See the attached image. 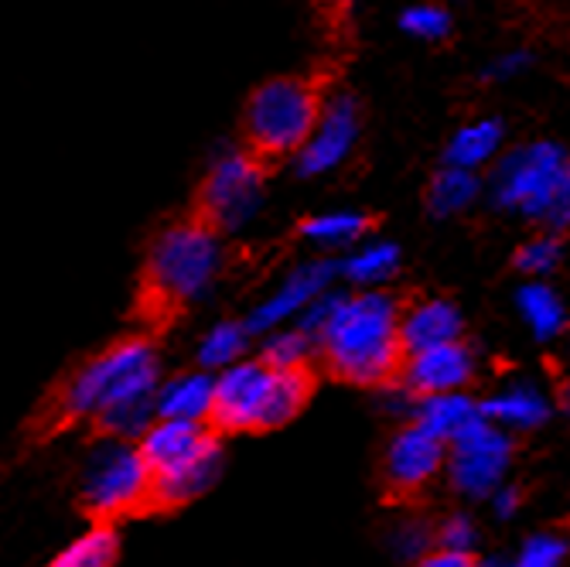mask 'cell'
I'll return each instance as SVG.
<instances>
[{
  "mask_svg": "<svg viewBox=\"0 0 570 567\" xmlns=\"http://www.w3.org/2000/svg\"><path fill=\"white\" fill-rule=\"evenodd\" d=\"M543 226H547L550 233L570 229V162H567V168H563V175H560V185H557V195H553V202H550V213H547Z\"/></svg>",
  "mask_w": 570,
  "mask_h": 567,
  "instance_id": "32",
  "label": "cell"
},
{
  "mask_svg": "<svg viewBox=\"0 0 570 567\" xmlns=\"http://www.w3.org/2000/svg\"><path fill=\"white\" fill-rule=\"evenodd\" d=\"M560 407H563L567 414H570V380H567V383L560 387Z\"/></svg>",
  "mask_w": 570,
  "mask_h": 567,
  "instance_id": "36",
  "label": "cell"
},
{
  "mask_svg": "<svg viewBox=\"0 0 570 567\" xmlns=\"http://www.w3.org/2000/svg\"><path fill=\"white\" fill-rule=\"evenodd\" d=\"M264 185H267L264 162L249 147H233L219 154L213 168L205 172L195 216L219 233H236L261 213Z\"/></svg>",
  "mask_w": 570,
  "mask_h": 567,
  "instance_id": "9",
  "label": "cell"
},
{
  "mask_svg": "<svg viewBox=\"0 0 570 567\" xmlns=\"http://www.w3.org/2000/svg\"><path fill=\"white\" fill-rule=\"evenodd\" d=\"M315 390L311 366H267L264 359H236L216 373L209 428L219 434L277 431L291 424Z\"/></svg>",
  "mask_w": 570,
  "mask_h": 567,
  "instance_id": "3",
  "label": "cell"
},
{
  "mask_svg": "<svg viewBox=\"0 0 570 567\" xmlns=\"http://www.w3.org/2000/svg\"><path fill=\"white\" fill-rule=\"evenodd\" d=\"M79 502L92 520L117 524L150 509V469L140 444L99 434L79 476Z\"/></svg>",
  "mask_w": 570,
  "mask_h": 567,
  "instance_id": "7",
  "label": "cell"
},
{
  "mask_svg": "<svg viewBox=\"0 0 570 567\" xmlns=\"http://www.w3.org/2000/svg\"><path fill=\"white\" fill-rule=\"evenodd\" d=\"M338 277V264L335 261H311V264H301L294 274H287V281L267 297L261 301L249 312V319L243 322L249 329V335H261V332H271L277 325H287L294 322L304 307L315 301L322 291L332 287V281Z\"/></svg>",
  "mask_w": 570,
  "mask_h": 567,
  "instance_id": "14",
  "label": "cell"
},
{
  "mask_svg": "<svg viewBox=\"0 0 570 567\" xmlns=\"http://www.w3.org/2000/svg\"><path fill=\"white\" fill-rule=\"evenodd\" d=\"M479 544V530L469 517H448L438 530H434V547H448V550H461V554H475Z\"/></svg>",
  "mask_w": 570,
  "mask_h": 567,
  "instance_id": "30",
  "label": "cell"
},
{
  "mask_svg": "<svg viewBox=\"0 0 570 567\" xmlns=\"http://www.w3.org/2000/svg\"><path fill=\"white\" fill-rule=\"evenodd\" d=\"M502 144V124L499 120H475L469 127H461L448 147H444V165H458V168H485L492 158H495V150Z\"/></svg>",
  "mask_w": 570,
  "mask_h": 567,
  "instance_id": "21",
  "label": "cell"
},
{
  "mask_svg": "<svg viewBox=\"0 0 570 567\" xmlns=\"http://www.w3.org/2000/svg\"><path fill=\"white\" fill-rule=\"evenodd\" d=\"M322 102L325 96L311 79L277 76L264 86H256L243 114L246 147L264 165L294 158L297 147L307 140L311 127H315Z\"/></svg>",
  "mask_w": 570,
  "mask_h": 567,
  "instance_id": "6",
  "label": "cell"
},
{
  "mask_svg": "<svg viewBox=\"0 0 570 567\" xmlns=\"http://www.w3.org/2000/svg\"><path fill=\"white\" fill-rule=\"evenodd\" d=\"M530 66H533V56H530V51L515 48V51H505V56H499V59L489 66L485 79H515L523 69H530Z\"/></svg>",
  "mask_w": 570,
  "mask_h": 567,
  "instance_id": "33",
  "label": "cell"
},
{
  "mask_svg": "<svg viewBox=\"0 0 570 567\" xmlns=\"http://www.w3.org/2000/svg\"><path fill=\"white\" fill-rule=\"evenodd\" d=\"M249 349V329L243 322H219L216 329L205 332L202 345H198V366L219 373L236 359H243Z\"/></svg>",
  "mask_w": 570,
  "mask_h": 567,
  "instance_id": "25",
  "label": "cell"
},
{
  "mask_svg": "<svg viewBox=\"0 0 570 567\" xmlns=\"http://www.w3.org/2000/svg\"><path fill=\"white\" fill-rule=\"evenodd\" d=\"M400 271V246L386 239H370L358 250H352L345 261L338 264V274L352 281L355 287H380Z\"/></svg>",
  "mask_w": 570,
  "mask_h": 567,
  "instance_id": "22",
  "label": "cell"
},
{
  "mask_svg": "<svg viewBox=\"0 0 570 567\" xmlns=\"http://www.w3.org/2000/svg\"><path fill=\"white\" fill-rule=\"evenodd\" d=\"M373 229V219L362 213H322V216H307L301 219L297 233L301 239L315 243L322 250H345L355 246L362 236Z\"/></svg>",
  "mask_w": 570,
  "mask_h": 567,
  "instance_id": "23",
  "label": "cell"
},
{
  "mask_svg": "<svg viewBox=\"0 0 570 567\" xmlns=\"http://www.w3.org/2000/svg\"><path fill=\"white\" fill-rule=\"evenodd\" d=\"M213 390H216V373H209V370H195V373L161 380L158 390H154V414L175 418V421L209 424Z\"/></svg>",
  "mask_w": 570,
  "mask_h": 567,
  "instance_id": "16",
  "label": "cell"
},
{
  "mask_svg": "<svg viewBox=\"0 0 570 567\" xmlns=\"http://www.w3.org/2000/svg\"><path fill=\"white\" fill-rule=\"evenodd\" d=\"M410 418L417 421V424H424L428 431H434L448 444L451 438H458L461 431H469L485 414H482V403L479 400H472L464 390H451V393L417 397Z\"/></svg>",
  "mask_w": 570,
  "mask_h": 567,
  "instance_id": "17",
  "label": "cell"
},
{
  "mask_svg": "<svg viewBox=\"0 0 570 567\" xmlns=\"http://www.w3.org/2000/svg\"><path fill=\"white\" fill-rule=\"evenodd\" d=\"M492 506H495V517H502V520H509V517H515V509H520V502H523V492L515 489V486H499L492 496Z\"/></svg>",
  "mask_w": 570,
  "mask_h": 567,
  "instance_id": "35",
  "label": "cell"
},
{
  "mask_svg": "<svg viewBox=\"0 0 570 567\" xmlns=\"http://www.w3.org/2000/svg\"><path fill=\"white\" fill-rule=\"evenodd\" d=\"M461 332H464V319L458 312V304L448 297H424L417 304H410L406 312H400L403 355L428 349V345H438V342L461 339Z\"/></svg>",
  "mask_w": 570,
  "mask_h": 567,
  "instance_id": "15",
  "label": "cell"
},
{
  "mask_svg": "<svg viewBox=\"0 0 570 567\" xmlns=\"http://www.w3.org/2000/svg\"><path fill=\"white\" fill-rule=\"evenodd\" d=\"M512 461V438L505 428L492 424L489 418L475 421L469 431L448 441V479L454 492L469 499H489L509 472Z\"/></svg>",
  "mask_w": 570,
  "mask_h": 567,
  "instance_id": "10",
  "label": "cell"
},
{
  "mask_svg": "<svg viewBox=\"0 0 570 567\" xmlns=\"http://www.w3.org/2000/svg\"><path fill=\"white\" fill-rule=\"evenodd\" d=\"M120 557V540H117V527L92 520V527L86 534H79L66 550L56 554V567H107Z\"/></svg>",
  "mask_w": 570,
  "mask_h": 567,
  "instance_id": "24",
  "label": "cell"
},
{
  "mask_svg": "<svg viewBox=\"0 0 570 567\" xmlns=\"http://www.w3.org/2000/svg\"><path fill=\"white\" fill-rule=\"evenodd\" d=\"M515 304H520L523 322L530 325V332L540 342H550V339H557V335H563L570 329L567 304L557 297V291L550 284H543L537 277L520 287V294H515Z\"/></svg>",
  "mask_w": 570,
  "mask_h": 567,
  "instance_id": "19",
  "label": "cell"
},
{
  "mask_svg": "<svg viewBox=\"0 0 570 567\" xmlns=\"http://www.w3.org/2000/svg\"><path fill=\"white\" fill-rule=\"evenodd\" d=\"M563 256V246L557 239V233H547V236H537L530 243H523L515 250V271H523L527 277H547L550 271H557Z\"/></svg>",
  "mask_w": 570,
  "mask_h": 567,
  "instance_id": "27",
  "label": "cell"
},
{
  "mask_svg": "<svg viewBox=\"0 0 570 567\" xmlns=\"http://www.w3.org/2000/svg\"><path fill=\"white\" fill-rule=\"evenodd\" d=\"M261 359L267 366H311V355H315V339H311L301 325H277L264 332Z\"/></svg>",
  "mask_w": 570,
  "mask_h": 567,
  "instance_id": "26",
  "label": "cell"
},
{
  "mask_svg": "<svg viewBox=\"0 0 570 567\" xmlns=\"http://www.w3.org/2000/svg\"><path fill=\"white\" fill-rule=\"evenodd\" d=\"M358 107L352 96H332L322 102V114L311 127L307 140L294 154V168L301 178H315L335 172L358 140Z\"/></svg>",
  "mask_w": 570,
  "mask_h": 567,
  "instance_id": "12",
  "label": "cell"
},
{
  "mask_svg": "<svg viewBox=\"0 0 570 567\" xmlns=\"http://www.w3.org/2000/svg\"><path fill=\"white\" fill-rule=\"evenodd\" d=\"M335 4H345V0H335Z\"/></svg>",
  "mask_w": 570,
  "mask_h": 567,
  "instance_id": "37",
  "label": "cell"
},
{
  "mask_svg": "<svg viewBox=\"0 0 570 567\" xmlns=\"http://www.w3.org/2000/svg\"><path fill=\"white\" fill-rule=\"evenodd\" d=\"M161 383L158 345L147 335H127L76 366L45 407V428L59 431L92 424L102 410L134 400H154Z\"/></svg>",
  "mask_w": 570,
  "mask_h": 567,
  "instance_id": "2",
  "label": "cell"
},
{
  "mask_svg": "<svg viewBox=\"0 0 570 567\" xmlns=\"http://www.w3.org/2000/svg\"><path fill=\"white\" fill-rule=\"evenodd\" d=\"M482 414L505 431H537L550 418V400L537 387H509L482 400Z\"/></svg>",
  "mask_w": 570,
  "mask_h": 567,
  "instance_id": "18",
  "label": "cell"
},
{
  "mask_svg": "<svg viewBox=\"0 0 570 567\" xmlns=\"http://www.w3.org/2000/svg\"><path fill=\"white\" fill-rule=\"evenodd\" d=\"M393 547H396V554L406 557V560H421V557L434 547V530H431L428 524H421V520H410V524H403V527L396 530Z\"/></svg>",
  "mask_w": 570,
  "mask_h": 567,
  "instance_id": "31",
  "label": "cell"
},
{
  "mask_svg": "<svg viewBox=\"0 0 570 567\" xmlns=\"http://www.w3.org/2000/svg\"><path fill=\"white\" fill-rule=\"evenodd\" d=\"M567 162H570V154L553 140H533V144L509 150L495 165V175L489 185L492 205L502 213H515V216L543 223Z\"/></svg>",
  "mask_w": 570,
  "mask_h": 567,
  "instance_id": "8",
  "label": "cell"
},
{
  "mask_svg": "<svg viewBox=\"0 0 570 567\" xmlns=\"http://www.w3.org/2000/svg\"><path fill=\"white\" fill-rule=\"evenodd\" d=\"M400 28L421 41H441L451 35V14L438 4H413L403 11Z\"/></svg>",
  "mask_w": 570,
  "mask_h": 567,
  "instance_id": "28",
  "label": "cell"
},
{
  "mask_svg": "<svg viewBox=\"0 0 570 567\" xmlns=\"http://www.w3.org/2000/svg\"><path fill=\"white\" fill-rule=\"evenodd\" d=\"M137 444L150 469V509H175L198 499L223 472L219 431L209 424L154 418Z\"/></svg>",
  "mask_w": 570,
  "mask_h": 567,
  "instance_id": "5",
  "label": "cell"
},
{
  "mask_svg": "<svg viewBox=\"0 0 570 567\" xmlns=\"http://www.w3.org/2000/svg\"><path fill=\"white\" fill-rule=\"evenodd\" d=\"M444 461H448V444L434 431H428L424 424L410 421L386 444L383 486L396 499L417 496L444 472Z\"/></svg>",
  "mask_w": 570,
  "mask_h": 567,
  "instance_id": "11",
  "label": "cell"
},
{
  "mask_svg": "<svg viewBox=\"0 0 570 567\" xmlns=\"http://www.w3.org/2000/svg\"><path fill=\"white\" fill-rule=\"evenodd\" d=\"M223 233L198 216L171 223L150 243L144 264V304L154 319L178 315L205 297L223 271Z\"/></svg>",
  "mask_w": 570,
  "mask_h": 567,
  "instance_id": "4",
  "label": "cell"
},
{
  "mask_svg": "<svg viewBox=\"0 0 570 567\" xmlns=\"http://www.w3.org/2000/svg\"><path fill=\"white\" fill-rule=\"evenodd\" d=\"M570 554V540L560 534H533L530 540H523L520 554H515V564L520 567H553Z\"/></svg>",
  "mask_w": 570,
  "mask_h": 567,
  "instance_id": "29",
  "label": "cell"
},
{
  "mask_svg": "<svg viewBox=\"0 0 570 567\" xmlns=\"http://www.w3.org/2000/svg\"><path fill=\"white\" fill-rule=\"evenodd\" d=\"M315 355L342 383L366 390L393 383L403 363L396 297L380 287L342 294L332 319L315 335Z\"/></svg>",
  "mask_w": 570,
  "mask_h": 567,
  "instance_id": "1",
  "label": "cell"
},
{
  "mask_svg": "<svg viewBox=\"0 0 570 567\" xmlns=\"http://www.w3.org/2000/svg\"><path fill=\"white\" fill-rule=\"evenodd\" d=\"M424 567H472L475 564V554H461V550H448V547H431L424 557H421Z\"/></svg>",
  "mask_w": 570,
  "mask_h": 567,
  "instance_id": "34",
  "label": "cell"
},
{
  "mask_svg": "<svg viewBox=\"0 0 570 567\" xmlns=\"http://www.w3.org/2000/svg\"><path fill=\"white\" fill-rule=\"evenodd\" d=\"M472 380H475V352L461 339L406 352L396 373V383L406 387L413 397L464 390Z\"/></svg>",
  "mask_w": 570,
  "mask_h": 567,
  "instance_id": "13",
  "label": "cell"
},
{
  "mask_svg": "<svg viewBox=\"0 0 570 567\" xmlns=\"http://www.w3.org/2000/svg\"><path fill=\"white\" fill-rule=\"evenodd\" d=\"M482 195V178L472 168H458V165H444L428 188V209L438 219L458 216Z\"/></svg>",
  "mask_w": 570,
  "mask_h": 567,
  "instance_id": "20",
  "label": "cell"
}]
</instances>
